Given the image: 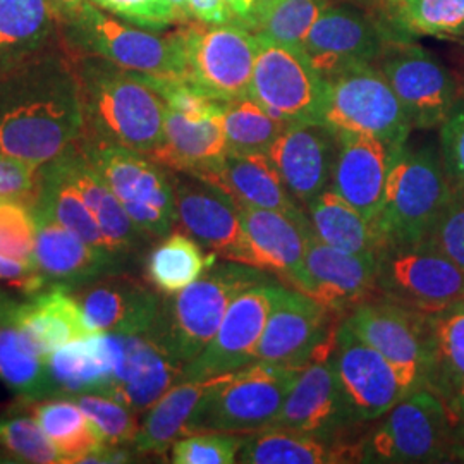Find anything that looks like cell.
Masks as SVG:
<instances>
[{
	"label": "cell",
	"mask_w": 464,
	"mask_h": 464,
	"mask_svg": "<svg viewBox=\"0 0 464 464\" xmlns=\"http://www.w3.org/2000/svg\"><path fill=\"white\" fill-rule=\"evenodd\" d=\"M0 446L19 463H63L61 454L34 416H16L0 421Z\"/></svg>",
	"instance_id": "f6af8a7d"
},
{
	"label": "cell",
	"mask_w": 464,
	"mask_h": 464,
	"mask_svg": "<svg viewBox=\"0 0 464 464\" xmlns=\"http://www.w3.org/2000/svg\"><path fill=\"white\" fill-rule=\"evenodd\" d=\"M389 42H411L413 36H463L464 0H389L381 21Z\"/></svg>",
	"instance_id": "ab89813d"
},
{
	"label": "cell",
	"mask_w": 464,
	"mask_h": 464,
	"mask_svg": "<svg viewBox=\"0 0 464 464\" xmlns=\"http://www.w3.org/2000/svg\"><path fill=\"white\" fill-rule=\"evenodd\" d=\"M178 32L189 82L222 102L248 97L258 49L256 34L239 23H191Z\"/></svg>",
	"instance_id": "7c38bea8"
},
{
	"label": "cell",
	"mask_w": 464,
	"mask_h": 464,
	"mask_svg": "<svg viewBox=\"0 0 464 464\" xmlns=\"http://www.w3.org/2000/svg\"><path fill=\"white\" fill-rule=\"evenodd\" d=\"M279 287L281 282L270 279L234 299L210 344L184 365L183 381H208L255 363Z\"/></svg>",
	"instance_id": "e0dca14e"
},
{
	"label": "cell",
	"mask_w": 464,
	"mask_h": 464,
	"mask_svg": "<svg viewBox=\"0 0 464 464\" xmlns=\"http://www.w3.org/2000/svg\"><path fill=\"white\" fill-rule=\"evenodd\" d=\"M84 131L78 74L57 63L23 67L0 82V153L45 166Z\"/></svg>",
	"instance_id": "6da1fadb"
},
{
	"label": "cell",
	"mask_w": 464,
	"mask_h": 464,
	"mask_svg": "<svg viewBox=\"0 0 464 464\" xmlns=\"http://www.w3.org/2000/svg\"><path fill=\"white\" fill-rule=\"evenodd\" d=\"M344 322L368 346L429 389L433 360L430 315L381 296L356 306Z\"/></svg>",
	"instance_id": "2e32d148"
},
{
	"label": "cell",
	"mask_w": 464,
	"mask_h": 464,
	"mask_svg": "<svg viewBox=\"0 0 464 464\" xmlns=\"http://www.w3.org/2000/svg\"><path fill=\"white\" fill-rule=\"evenodd\" d=\"M399 149L375 136L337 133L332 189L368 220L375 222L381 214L389 170Z\"/></svg>",
	"instance_id": "d4e9b609"
},
{
	"label": "cell",
	"mask_w": 464,
	"mask_h": 464,
	"mask_svg": "<svg viewBox=\"0 0 464 464\" xmlns=\"http://www.w3.org/2000/svg\"><path fill=\"white\" fill-rule=\"evenodd\" d=\"M59 159L66 169L69 179L80 191L86 208L95 218L107 248L119 260L128 264L131 256L140 253L150 236L141 231L126 214L116 195L88 162L78 141L61 153Z\"/></svg>",
	"instance_id": "83f0119b"
},
{
	"label": "cell",
	"mask_w": 464,
	"mask_h": 464,
	"mask_svg": "<svg viewBox=\"0 0 464 464\" xmlns=\"http://www.w3.org/2000/svg\"><path fill=\"white\" fill-rule=\"evenodd\" d=\"M78 404V408L88 416L99 429L107 446L128 448L133 446L140 429L138 415L119 401L102 394H74L63 396Z\"/></svg>",
	"instance_id": "ee69618b"
},
{
	"label": "cell",
	"mask_w": 464,
	"mask_h": 464,
	"mask_svg": "<svg viewBox=\"0 0 464 464\" xmlns=\"http://www.w3.org/2000/svg\"><path fill=\"white\" fill-rule=\"evenodd\" d=\"M212 385L208 381H181L147 410L134 439L141 454H166L176 440L186 437V427Z\"/></svg>",
	"instance_id": "d590c367"
},
{
	"label": "cell",
	"mask_w": 464,
	"mask_h": 464,
	"mask_svg": "<svg viewBox=\"0 0 464 464\" xmlns=\"http://www.w3.org/2000/svg\"><path fill=\"white\" fill-rule=\"evenodd\" d=\"M377 284L383 298L427 315L464 303V268L425 243L383 249Z\"/></svg>",
	"instance_id": "4fadbf2b"
},
{
	"label": "cell",
	"mask_w": 464,
	"mask_h": 464,
	"mask_svg": "<svg viewBox=\"0 0 464 464\" xmlns=\"http://www.w3.org/2000/svg\"><path fill=\"white\" fill-rule=\"evenodd\" d=\"M368 429L362 439V463H444L450 459L454 431L446 402L420 389Z\"/></svg>",
	"instance_id": "8992f818"
},
{
	"label": "cell",
	"mask_w": 464,
	"mask_h": 464,
	"mask_svg": "<svg viewBox=\"0 0 464 464\" xmlns=\"http://www.w3.org/2000/svg\"><path fill=\"white\" fill-rule=\"evenodd\" d=\"M38 183L40 167L0 153V199H19L34 205Z\"/></svg>",
	"instance_id": "816d5d0a"
},
{
	"label": "cell",
	"mask_w": 464,
	"mask_h": 464,
	"mask_svg": "<svg viewBox=\"0 0 464 464\" xmlns=\"http://www.w3.org/2000/svg\"><path fill=\"white\" fill-rule=\"evenodd\" d=\"M0 281L7 282L26 296H34L49 285L36 266H28L0 253Z\"/></svg>",
	"instance_id": "f5cc1de1"
},
{
	"label": "cell",
	"mask_w": 464,
	"mask_h": 464,
	"mask_svg": "<svg viewBox=\"0 0 464 464\" xmlns=\"http://www.w3.org/2000/svg\"><path fill=\"white\" fill-rule=\"evenodd\" d=\"M329 7V0H264L253 34L284 45L303 47L314 23Z\"/></svg>",
	"instance_id": "7bdbcfd3"
},
{
	"label": "cell",
	"mask_w": 464,
	"mask_h": 464,
	"mask_svg": "<svg viewBox=\"0 0 464 464\" xmlns=\"http://www.w3.org/2000/svg\"><path fill=\"white\" fill-rule=\"evenodd\" d=\"M331 360L351 423H373L399 401L427 389L418 377L402 372L377 349L368 346L344 320L335 332Z\"/></svg>",
	"instance_id": "ba28073f"
},
{
	"label": "cell",
	"mask_w": 464,
	"mask_h": 464,
	"mask_svg": "<svg viewBox=\"0 0 464 464\" xmlns=\"http://www.w3.org/2000/svg\"><path fill=\"white\" fill-rule=\"evenodd\" d=\"M377 67L398 95L413 130L442 126L458 99V88L437 57L413 42H389Z\"/></svg>",
	"instance_id": "5bb4252c"
},
{
	"label": "cell",
	"mask_w": 464,
	"mask_h": 464,
	"mask_svg": "<svg viewBox=\"0 0 464 464\" xmlns=\"http://www.w3.org/2000/svg\"><path fill=\"white\" fill-rule=\"evenodd\" d=\"M362 435L325 439L303 431L266 429L246 437L237 463L337 464L362 463Z\"/></svg>",
	"instance_id": "f546056e"
},
{
	"label": "cell",
	"mask_w": 464,
	"mask_h": 464,
	"mask_svg": "<svg viewBox=\"0 0 464 464\" xmlns=\"http://www.w3.org/2000/svg\"><path fill=\"white\" fill-rule=\"evenodd\" d=\"M172 183L181 229L218 258L249 266L248 243L236 199L216 184L183 172H172Z\"/></svg>",
	"instance_id": "ffe728a7"
},
{
	"label": "cell",
	"mask_w": 464,
	"mask_h": 464,
	"mask_svg": "<svg viewBox=\"0 0 464 464\" xmlns=\"http://www.w3.org/2000/svg\"><path fill=\"white\" fill-rule=\"evenodd\" d=\"M205 181L229 193L239 205L308 220L304 207L291 195L277 167L266 153H229L220 169Z\"/></svg>",
	"instance_id": "4dcf8cb0"
},
{
	"label": "cell",
	"mask_w": 464,
	"mask_h": 464,
	"mask_svg": "<svg viewBox=\"0 0 464 464\" xmlns=\"http://www.w3.org/2000/svg\"><path fill=\"white\" fill-rule=\"evenodd\" d=\"M450 193L452 183L442 153L433 145L421 149L402 145L392 160L381 214L375 218L385 248L423 241Z\"/></svg>",
	"instance_id": "277c9868"
},
{
	"label": "cell",
	"mask_w": 464,
	"mask_h": 464,
	"mask_svg": "<svg viewBox=\"0 0 464 464\" xmlns=\"http://www.w3.org/2000/svg\"><path fill=\"white\" fill-rule=\"evenodd\" d=\"M227 155L222 114L189 119L167 107L164 141L149 157L172 172L207 179L220 169Z\"/></svg>",
	"instance_id": "f1b7e54d"
},
{
	"label": "cell",
	"mask_w": 464,
	"mask_h": 464,
	"mask_svg": "<svg viewBox=\"0 0 464 464\" xmlns=\"http://www.w3.org/2000/svg\"><path fill=\"white\" fill-rule=\"evenodd\" d=\"M448 408L450 425L454 431V444L464 442V383L442 399Z\"/></svg>",
	"instance_id": "11a10c76"
},
{
	"label": "cell",
	"mask_w": 464,
	"mask_h": 464,
	"mask_svg": "<svg viewBox=\"0 0 464 464\" xmlns=\"http://www.w3.org/2000/svg\"><path fill=\"white\" fill-rule=\"evenodd\" d=\"M239 205V203H237ZM249 249V266L289 284L303 264L312 234L308 220H298L276 210L239 205Z\"/></svg>",
	"instance_id": "4316f807"
},
{
	"label": "cell",
	"mask_w": 464,
	"mask_h": 464,
	"mask_svg": "<svg viewBox=\"0 0 464 464\" xmlns=\"http://www.w3.org/2000/svg\"><path fill=\"white\" fill-rule=\"evenodd\" d=\"M100 9L122 17L136 26L160 32L170 24L183 23L170 0H90Z\"/></svg>",
	"instance_id": "681fc988"
},
{
	"label": "cell",
	"mask_w": 464,
	"mask_h": 464,
	"mask_svg": "<svg viewBox=\"0 0 464 464\" xmlns=\"http://www.w3.org/2000/svg\"><path fill=\"white\" fill-rule=\"evenodd\" d=\"M36 222L32 207L19 199H0V253L36 266Z\"/></svg>",
	"instance_id": "7dc6e473"
},
{
	"label": "cell",
	"mask_w": 464,
	"mask_h": 464,
	"mask_svg": "<svg viewBox=\"0 0 464 464\" xmlns=\"http://www.w3.org/2000/svg\"><path fill=\"white\" fill-rule=\"evenodd\" d=\"M69 291L97 334L153 331L160 316L162 296L124 272L72 285Z\"/></svg>",
	"instance_id": "603a6c76"
},
{
	"label": "cell",
	"mask_w": 464,
	"mask_h": 464,
	"mask_svg": "<svg viewBox=\"0 0 464 464\" xmlns=\"http://www.w3.org/2000/svg\"><path fill=\"white\" fill-rule=\"evenodd\" d=\"M155 329V327H153ZM112 351V375L107 398L136 415L145 413L167 391L183 381L181 363L155 331L107 334Z\"/></svg>",
	"instance_id": "ac0fdd59"
},
{
	"label": "cell",
	"mask_w": 464,
	"mask_h": 464,
	"mask_svg": "<svg viewBox=\"0 0 464 464\" xmlns=\"http://www.w3.org/2000/svg\"><path fill=\"white\" fill-rule=\"evenodd\" d=\"M7 298H9V296H7L5 293H2V291H0V308H2V304L5 303V299Z\"/></svg>",
	"instance_id": "94428289"
},
{
	"label": "cell",
	"mask_w": 464,
	"mask_h": 464,
	"mask_svg": "<svg viewBox=\"0 0 464 464\" xmlns=\"http://www.w3.org/2000/svg\"><path fill=\"white\" fill-rule=\"evenodd\" d=\"M52 398L74 394L107 396L112 375V351L107 334L69 343L47 356Z\"/></svg>",
	"instance_id": "d6a6232c"
},
{
	"label": "cell",
	"mask_w": 464,
	"mask_h": 464,
	"mask_svg": "<svg viewBox=\"0 0 464 464\" xmlns=\"http://www.w3.org/2000/svg\"><path fill=\"white\" fill-rule=\"evenodd\" d=\"M334 344L335 339L318 349L314 358L301 368L279 415L268 429L339 439L351 427L360 425L351 423L339 392L331 360Z\"/></svg>",
	"instance_id": "7402d4cb"
},
{
	"label": "cell",
	"mask_w": 464,
	"mask_h": 464,
	"mask_svg": "<svg viewBox=\"0 0 464 464\" xmlns=\"http://www.w3.org/2000/svg\"><path fill=\"white\" fill-rule=\"evenodd\" d=\"M84 138L151 155L164 141L166 102L138 72L100 57L78 69Z\"/></svg>",
	"instance_id": "7a4b0ae2"
},
{
	"label": "cell",
	"mask_w": 464,
	"mask_h": 464,
	"mask_svg": "<svg viewBox=\"0 0 464 464\" xmlns=\"http://www.w3.org/2000/svg\"><path fill=\"white\" fill-rule=\"evenodd\" d=\"M343 320L366 301L381 298L377 258L353 255L322 243L312 229L303 264L287 284Z\"/></svg>",
	"instance_id": "9a60e30c"
},
{
	"label": "cell",
	"mask_w": 464,
	"mask_h": 464,
	"mask_svg": "<svg viewBox=\"0 0 464 464\" xmlns=\"http://www.w3.org/2000/svg\"><path fill=\"white\" fill-rule=\"evenodd\" d=\"M270 279L276 277L260 268L220 258L181 293L162 298L153 331L166 348L188 365L216 337L234 299Z\"/></svg>",
	"instance_id": "3957f363"
},
{
	"label": "cell",
	"mask_w": 464,
	"mask_h": 464,
	"mask_svg": "<svg viewBox=\"0 0 464 464\" xmlns=\"http://www.w3.org/2000/svg\"><path fill=\"white\" fill-rule=\"evenodd\" d=\"M52 2H53L61 19H67L82 5L83 0H52Z\"/></svg>",
	"instance_id": "6f0895ef"
},
{
	"label": "cell",
	"mask_w": 464,
	"mask_h": 464,
	"mask_svg": "<svg viewBox=\"0 0 464 464\" xmlns=\"http://www.w3.org/2000/svg\"><path fill=\"white\" fill-rule=\"evenodd\" d=\"M17 301L5 299L0 308V381L30 402L52 398L47 356H44L16 320Z\"/></svg>",
	"instance_id": "836d02e7"
},
{
	"label": "cell",
	"mask_w": 464,
	"mask_h": 464,
	"mask_svg": "<svg viewBox=\"0 0 464 464\" xmlns=\"http://www.w3.org/2000/svg\"><path fill=\"white\" fill-rule=\"evenodd\" d=\"M224 2L231 9L232 16L236 17V23L243 24L245 28H248L249 32H253L256 13L264 0H224Z\"/></svg>",
	"instance_id": "9f6ffc18"
},
{
	"label": "cell",
	"mask_w": 464,
	"mask_h": 464,
	"mask_svg": "<svg viewBox=\"0 0 464 464\" xmlns=\"http://www.w3.org/2000/svg\"><path fill=\"white\" fill-rule=\"evenodd\" d=\"M306 214L316 237L332 248L375 258L385 249L375 222L360 214L332 188H327L306 207Z\"/></svg>",
	"instance_id": "e575fe53"
},
{
	"label": "cell",
	"mask_w": 464,
	"mask_h": 464,
	"mask_svg": "<svg viewBox=\"0 0 464 464\" xmlns=\"http://www.w3.org/2000/svg\"><path fill=\"white\" fill-rule=\"evenodd\" d=\"M425 243L456 266L464 268V189L452 184V193L444 205L440 216L437 217Z\"/></svg>",
	"instance_id": "c3c4849f"
},
{
	"label": "cell",
	"mask_w": 464,
	"mask_h": 464,
	"mask_svg": "<svg viewBox=\"0 0 464 464\" xmlns=\"http://www.w3.org/2000/svg\"><path fill=\"white\" fill-rule=\"evenodd\" d=\"M217 260V255H207L189 234L169 232L149 255L147 277L159 293L172 296L199 279Z\"/></svg>",
	"instance_id": "f35d334b"
},
{
	"label": "cell",
	"mask_w": 464,
	"mask_h": 464,
	"mask_svg": "<svg viewBox=\"0 0 464 464\" xmlns=\"http://www.w3.org/2000/svg\"><path fill=\"white\" fill-rule=\"evenodd\" d=\"M32 416L47 433L63 463H83L90 454L107 446L93 421L69 398L34 401Z\"/></svg>",
	"instance_id": "74e56055"
},
{
	"label": "cell",
	"mask_w": 464,
	"mask_h": 464,
	"mask_svg": "<svg viewBox=\"0 0 464 464\" xmlns=\"http://www.w3.org/2000/svg\"><path fill=\"white\" fill-rule=\"evenodd\" d=\"M440 153L450 183L464 189V97H458L440 126Z\"/></svg>",
	"instance_id": "f907efd6"
},
{
	"label": "cell",
	"mask_w": 464,
	"mask_h": 464,
	"mask_svg": "<svg viewBox=\"0 0 464 464\" xmlns=\"http://www.w3.org/2000/svg\"><path fill=\"white\" fill-rule=\"evenodd\" d=\"M282 181L306 208L331 188L337 157V131L325 122L287 124L268 151Z\"/></svg>",
	"instance_id": "cb8c5ba5"
},
{
	"label": "cell",
	"mask_w": 464,
	"mask_h": 464,
	"mask_svg": "<svg viewBox=\"0 0 464 464\" xmlns=\"http://www.w3.org/2000/svg\"><path fill=\"white\" fill-rule=\"evenodd\" d=\"M32 210L36 222L34 260L49 284H66L72 287L109 274L124 272L126 264L122 260L88 245L42 208L32 207Z\"/></svg>",
	"instance_id": "484cf974"
},
{
	"label": "cell",
	"mask_w": 464,
	"mask_h": 464,
	"mask_svg": "<svg viewBox=\"0 0 464 464\" xmlns=\"http://www.w3.org/2000/svg\"><path fill=\"white\" fill-rule=\"evenodd\" d=\"M327 82L324 122L332 130L375 136L394 147L408 143L410 117L379 67H349Z\"/></svg>",
	"instance_id": "8fae6325"
},
{
	"label": "cell",
	"mask_w": 464,
	"mask_h": 464,
	"mask_svg": "<svg viewBox=\"0 0 464 464\" xmlns=\"http://www.w3.org/2000/svg\"><path fill=\"white\" fill-rule=\"evenodd\" d=\"M14 314L19 327L44 356L97 334L66 284H49L28 301L17 303Z\"/></svg>",
	"instance_id": "1f68e13d"
},
{
	"label": "cell",
	"mask_w": 464,
	"mask_h": 464,
	"mask_svg": "<svg viewBox=\"0 0 464 464\" xmlns=\"http://www.w3.org/2000/svg\"><path fill=\"white\" fill-rule=\"evenodd\" d=\"M88 162L150 237H166L178 224L172 170L136 150L84 140Z\"/></svg>",
	"instance_id": "52a82bcc"
},
{
	"label": "cell",
	"mask_w": 464,
	"mask_h": 464,
	"mask_svg": "<svg viewBox=\"0 0 464 464\" xmlns=\"http://www.w3.org/2000/svg\"><path fill=\"white\" fill-rule=\"evenodd\" d=\"M245 442L246 437L239 433L207 431L186 435L170 448V461L174 464L237 463Z\"/></svg>",
	"instance_id": "bcb514c9"
},
{
	"label": "cell",
	"mask_w": 464,
	"mask_h": 464,
	"mask_svg": "<svg viewBox=\"0 0 464 464\" xmlns=\"http://www.w3.org/2000/svg\"><path fill=\"white\" fill-rule=\"evenodd\" d=\"M72 40L111 64L150 76H184L186 57L179 32L159 34L107 16L90 0L64 19Z\"/></svg>",
	"instance_id": "9c48e42d"
},
{
	"label": "cell",
	"mask_w": 464,
	"mask_h": 464,
	"mask_svg": "<svg viewBox=\"0 0 464 464\" xmlns=\"http://www.w3.org/2000/svg\"><path fill=\"white\" fill-rule=\"evenodd\" d=\"M301 368L255 362L212 379L186 427V435L207 431L246 435L266 430L279 415Z\"/></svg>",
	"instance_id": "5b68a950"
},
{
	"label": "cell",
	"mask_w": 464,
	"mask_h": 464,
	"mask_svg": "<svg viewBox=\"0 0 464 464\" xmlns=\"http://www.w3.org/2000/svg\"><path fill=\"white\" fill-rule=\"evenodd\" d=\"M449 461H459L464 463V442L454 444V448L450 450V459Z\"/></svg>",
	"instance_id": "91938a15"
},
{
	"label": "cell",
	"mask_w": 464,
	"mask_h": 464,
	"mask_svg": "<svg viewBox=\"0 0 464 464\" xmlns=\"http://www.w3.org/2000/svg\"><path fill=\"white\" fill-rule=\"evenodd\" d=\"M189 9L193 17L205 24L236 23V17L224 0H189Z\"/></svg>",
	"instance_id": "db71d44e"
},
{
	"label": "cell",
	"mask_w": 464,
	"mask_h": 464,
	"mask_svg": "<svg viewBox=\"0 0 464 464\" xmlns=\"http://www.w3.org/2000/svg\"><path fill=\"white\" fill-rule=\"evenodd\" d=\"M61 19L52 0H0V67L40 49Z\"/></svg>",
	"instance_id": "8d00e7d4"
},
{
	"label": "cell",
	"mask_w": 464,
	"mask_h": 464,
	"mask_svg": "<svg viewBox=\"0 0 464 464\" xmlns=\"http://www.w3.org/2000/svg\"><path fill=\"white\" fill-rule=\"evenodd\" d=\"M178 11V14L181 17L183 23H189L193 19L191 9H189V0H170Z\"/></svg>",
	"instance_id": "680465c9"
},
{
	"label": "cell",
	"mask_w": 464,
	"mask_h": 464,
	"mask_svg": "<svg viewBox=\"0 0 464 464\" xmlns=\"http://www.w3.org/2000/svg\"><path fill=\"white\" fill-rule=\"evenodd\" d=\"M343 318L298 289L282 284L266 320L256 362L304 366L335 339Z\"/></svg>",
	"instance_id": "d6986e66"
},
{
	"label": "cell",
	"mask_w": 464,
	"mask_h": 464,
	"mask_svg": "<svg viewBox=\"0 0 464 464\" xmlns=\"http://www.w3.org/2000/svg\"><path fill=\"white\" fill-rule=\"evenodd\" d=\"M222 126L229 153H266L287 126L251 97L226 102Z\"/></svg>",
	"instance_id": "b9f144b4"
},
{
	"label": "cell",
	"mask_w": 464,
	"mask_h": 464,
	"mask_svg": "<svg viewBox=\"0 0 464 464\" xmlns=\"http://www.w3.org/2000/svg\"><path fill=\"white\" fill-rule=\"evenodd\" d=\"M431 360L429 391L440 399L464 383V303L430 315Z\"/></svg>",
	"instance_id": "60d3db41"
},
{
	"label": "cell",
	"mask_w": 464,
	"mask_h": 464,
	"mask_svg": "<svg viewBox=\"0 0 464 464\" xmlns=\"http://www.w3.org/2000/svg\"><path fill=\"white\" fill-rule=\"evenodd\" d=\"M256 44L249 97L285 124L324 122L329 82L303 47L277 44L260 34Z\"/></svg>",
	"instance_id": "30bf717a"
},
{
	"label": "cell",
	"mask_w": 464,
	"mask_h": 464,
	"mask_svg": "<svg viewBox=\"0 0 464 464\" xmlns=\"http://www.w3.org/2000/svg\"><path fill=\"white\" fill-rule=\"evenodd\" d=\"M387 44L381 21L351 5H329L306 34L303 50L322 76L331 80L349 67L377 63Z\"/></svg>",
	"instance_id": "44dd1931"
}]
</instances>
